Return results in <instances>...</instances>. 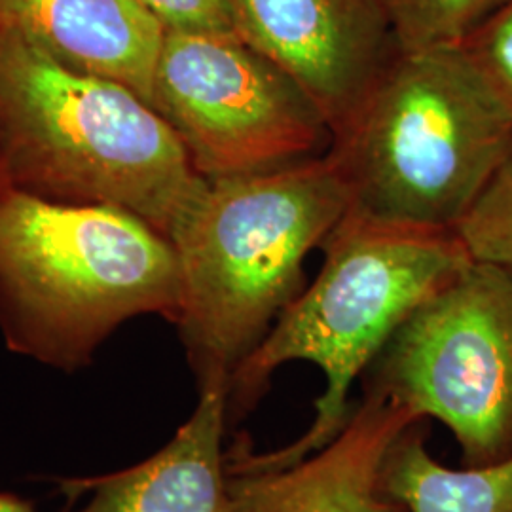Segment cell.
Instances as JSON below:
<instances>
[{"label":"cell","mask_w":512,"mask_h":512,"mask_svg":"<svg viewBox=\"0 0 512 512\" xmlns=\"http://www.w3.org/2000/svg\"><path fill=\"white\" fill-rule=\"evenodd\" d=\"M0 181L52 202L126 209L167 238L207 184L141 95L65 67L2 18Z\"/></svg>","instance_id":"6da1fadb"},{"label":"cell","mask_w":512,"mask_h":512,"mask_svg":"<svg viewBox=\"0 0 512 512\" xmlns=\"http://www.w3.org/2000/svg\"><path fill=\"white\" fill-rule=\"evenodd\" d=\"M323 270L277 317L228 387V421H239L264 395L277 368L319 366L327 378L304 435L270 452L238 439L232 465L283 469L319 452L353 412L349 391L389 338L421 304L461 274L473 258L456 230L420 228L348 213L327 241Z\"/></svg>","instance_id":"7a4b0ae2"},{"label":"cell","mask_w":512,"mask_h":512,"mask_svg":"<svg viewBox=\"0 0 512 512\" xmlns=\"http://www.w3.org/2000/svg\"><path fill=\"white\" fill-rule=\"evenodd\" d=\"M327 154L266 173L207 179L169 239L179 258L175 325L198 389L230 387L302 291V264L348 215Z\"/></svg>","instance_id":"3957f363"},{"label":"cell","mask_w":512,"mask_h":512,"mask_svg":"<svg viewBox=\"0 0 512 512\" xmlns=\"http://www.w3.org/2000/svg\"><path fill=\"white\" fill-rule=\"evenodd\" d=\"M173 241L135 213L0 183V334L12 353L73 374L141 315L175 321Z\"/></svg>","instance_id":"277c9868"},{"label":"cell","mask_w":512,"mask_h":512,"mask_svg":"<svg viewBox=\"0 0 512 512\" xmlns=\"http://www.w3.org/2000/svg\"><path fill=\"white\" fill-rule=\"evenodd\" d=\"M512 145V105L467 44L399 54L329 148L348 213L456 230Z\"/></svg>","instance_id":"5b68a950"},{"label":"cell","mask_w":512,"mask_h":512,"mask_svg":"<svg viewBox=\"0 0 512 512\" xmlns=\"http://www.w3.org/2000/svg\"><path fill=\"white\" fill-rule=\"evenodd\" d=\"M366 387L444 423L467 467L512 458L511 272L473 260L395 330Z\"/></svg>","instance_id":"8992f818"},{"label":"cell","mask_w":512,"mask_h":512,"mask_svg":"<svg viewBox=\"0 0 512 512\" xmlns=\"http://www.w3.org/2000/svg\"><path fill=\"white\" fill-rule=\"evenodd\" d=\"M152 107L209 181L319 158L334 139L310 95L236 33H165Z\"/></svg>","instance_id":"52a82bcc"},{"label":"cell","mask_w":512,"mask_h":512,"mask_svg":"<svg viewBox=\"0 0 512 512\" xmlns=\"http://www.w3.org/2000/svg\"><path fill=\"white\" fill-rule=\"evenodd\" d=\"M230 10L236 35L310 95L334 137L399 55L380 0H230Z\"/></svg>","instance_id":"ba28073f"},{"label":"cell","mask_w":512,"mask_h":512,"mask_svg":"<svg viewBox=\"0 0 512 512\" xmlns=\"http://www.w3.org/2000/svg\"><path fill=\"white\" fill-rule=\"evenodd\" d=\"M420 420L366 387L344 429L308 458L283 469L232 465L226 512H408L382 484L387 452Z\"/></svg>","instance_id":"9c48e42d"},{"label":"cell","mask_w":512,"mask_h":512,"mask_svg":"<svg viewBox=\"0 0 512 512\" xmlns=\"http://www.w3.org/2000/svg\"><path fill=\"white\" fill-rule=\"evenodd\" d=\"M228 387L198 389V403L173 439L150 458L109 475L63 478L71 512H226L228 473L224 435Z\"/></svg>","instance_id":"30bf717a"},{"label":"cell","mask_w":512,"mask_h":512,"mask_svg":"<svg viewBox=\"0 0 512 512\" xmlns=\"http://www.w3.org/2000/svg\"><path fill=\"white\" fill-rule=\"evenodd\" d=\"M0 18L65 67L152 105L165 29L139 0H0Z\"/></svg>","instance_id":"8fae6325"},{"label":"cell","mask_w":512,"mask_h":512,"mask_svg":"<svg viewBox=\"0 0 512 512\" xmlns=\"http://www.w3.org/2000/svg\"><path fill=\"white\" fill-rule=\"evenodd\" d=\"M382 484L408 512H512V458L484 467L440 465L421 421L387 452Z\"/></svg>","instance_id":"7c38bea8"},{"label":"cell","mask_w":512,"mask_h":512,"mask_svg":"<svg viewBox=\"0 0 512 512\" xmlns=\"http://www.w3.org/2000/svg\"><path fill=\"white\" fill-rule=\"evenodd\" d=\"M509 0H380L399 54L467 44Z\"/></svg>","instance_id":"4fadbf2b"},{"label":"cell","mask_w":512,"mask_h":512,"mask_svg":"<svg viewBox=\"0 0 512 512\" xmlns=\"http://www.w3.org/2000/svg\"><path fill=\"white\" fill-rule=\"evenodd\" d=\"M456 234L473 260L512 274V145Z\"/></svg>","instance_id":"5bb4252c"},{"label":"cell","mask_w":512,"mask_h":512,"mask_svg":"<svg viewBox=\"0 0 512 512\" xmlns=\"http://www.w3.org/2000/svg\"><path fill=\"white\" fill-rule=\"evenodd\" d=\"M165 33H236L230 0H139Z\"/></svg>","instance_id":"9a60e30c"},{"label":"cell","mask_w":512,"mask_h":512,"mask_svg":"<svg viewBox=\"0 0 512 512\" xmlns=\"http://www.w3.org/2000/svg\"><path fill=\"white\" fill-rule=\"evenodd\" d=\"M467 46L512 105V0L476 31Z\"/></svg>","instance_id":"2e32d148"},{"label":"cell","mask_w":512,"mask_h":512,"mask_svg":"<svg viewBox=\"0 0 512 512\" xmlns=\"http://www.w3.org/2000/svg\"><path fill=\"white\" fill-rule=\"evenodd\" d=\"M0 512H37L35 507L18 495L0 492Z\"/></svg>","instance_id":"e0dca14e"}]
</instances>
